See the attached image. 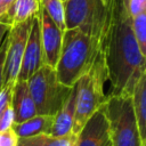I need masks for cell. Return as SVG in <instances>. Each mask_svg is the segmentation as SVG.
Listing matches in <instances>:
<instances>
[{"mask_svg": "<svg viewBox=\"0 0 146 146\" xmlns=\"http://www.w3.org/2000/svg\"><path fill=\"white\" fill-rule=\"evenodd\" d=\"M102 51L107 81L111 82L108 95H131L138 79L146 72V57L139 50L131 16L121 0H108L106 5Z\"/></svg>", "mask_w": 146, "mask_h": 146, "instance_id": "cell-1", "label": "cell"}, {"mask_svg": "<svg viewBox=\"0 0 146 146\" xmlns=\"http://www.w3.org/2000/svg\"><path fill=\"white\" fill-rule=\"evenodd\" d=\"M102 36L80 27L63 32L60 54L55 66L57 79L62 84L72 88L90 68L102 49Z\"/></svg>", "mask_w": 146, "mask_h": 146, "instance_id": "cell-2", "label": "cell"}, {"mask_svg": "<svg viewBox=\"0 0 146 146\" xmlns=\"http://www.w3.org/2000/svg\"><path fill=\"white\" fill-rule=\"evenodd\" d=\"M107 81L103 51L98 52L90 68L75 82V113L72 131L79 133L86 122L103 106L107 95L104 87Z\"/></svg>", "mask_w": 146, "mask_h": 146, "instance_id": "cell-3", "label": "cell"}, {"mask_svg": "<svg viewBox=\"0 0 146 146\" xmlns=\"http://www.w3.org/2000/svg\"><path fill=\"white\" fill-rule=\"evenodd\" d=\"M103 110L114 146H144L138 131L131 95H107Z\"/></svg>", "mask_w": 146, "mask_h": 146, "instance_id": "cell-4", "label": "cell"}, {"mask_svg": "<svg viewBox=\"0 0 146 146\" xmlns=\"http://www.w3.org/2000/svg\"><path fill=\"white\" fill-rule=\"evenodd\" d=\"M26 82L36 108V114L40 115L54 116L72 90V88L58 81L55 68L44 64Z\"/></svg>", "mask_w": 146, "mask_h": 146, "instance_id": "cell-5", "label": "cell"}, {"mask_svg": "<svg viewBox=\"0 0 146 146\" xmlns=\"http://www.w3.org/2000/svg\"><path fill=\"white\" fill-rule=\"evenodd\" d=\"M64 17L65 30L80 27L102 36L106 24V6L100 0H66Z\"/></svg>", "mask_w": 146, "mask_h": 146, "instance_id": "cell-6", "label": "cell"}, {"mask_svg": "<svg viewBox=\"0 0 146 146\" xmlns=\"http://www.w3.org/2000/svg\"><path fill=\"white\" fill-rule=\"evenodd\" d=\"M32 19L33 18L9 27L7 33V49L3 65L2 87H14L15 82L17 81Z\"/></svg>", "mask_w": 146, "mask_h": 146, "instance_id": "cell-7", "label": "cell"}, {"mask_svg": "<svg viewBox=\"0 0 146 146\" xmlns=\"http://www.w3.org/2000/svg\"><path fill=\"white\" fill-rule=\"evenodd\" d=\"M42 65L43 58L40 39V21L38 14L35 17H33L31 23V29L25 44L17 81H27Z\"/></svg>", "mask_w": 146, "mask_h": 146, "instance_id": "cell-8", "label": "cell"}, {"mask_svg": "<svg viewBox=\"0 0 146 146\" xmlns=\"http://www.w3.org/2000/svg\"><path fill=\"white\" fill-rule=\"evenodd\" d=\"M39 21H40V39H41L43 64L55 68L60 54L63 32L51 21V18L41 8V6L39 11Z\"/></svg>", "mask_w": 146, "mask_h": 146, "instance_id": "cell-9", "label": "cell"}, {"mask_svg": "<svg viewBox=\"0 0 146 146\" xmlns=\"http://www.w3.org/2000/svg\"><path fill=\"white\" fill-rule=\"evenodd\" d=\"M76 146H114L103 106L86 122L78 133Z\"/></svg>", "mask_w": 146, "mask_h": 146, "instance_id": "cell-10", "label": "cell"}, {"mask_svg": "<svg viewBox=\"0 0 146 146\" xmlns=\"http://www.w3.org/2000/svg\"><path fill=\"white\" fill-rule=\"evenodd\" d=\"M11 107L14 111V123L23 122L36 115V108L26 81L15 82L11 92Z\"/></svg>", "mask_w": 146, "mask_h": 146, "instance_id": "cell-11", "label": "cell"}, {"mask_svg": "<svg viewBox=\"0 0 146 146\" xmlns=\"http://www.w3.org/2000/svg\"><path fill=\"white\" fill-rule=\"evenodd\" d=\"M74 113H75V89L74 86L72 90L58 110V112L54 115V123L51 128L50 136L52 137H60L67 135L72 131L73 122H74Z\"/></svg>", "mask_w": 146, "mask_h": 146, "instance_id": "cell-12", "label": "cell"}, {"mask_svg": "<svg viewBox=\"0 0 146 146\" xmlns=\"http://www.w3.org/2000/svg\"><path fill=\"white\" fill-rule=\"evenodd\" d=\"M40 11V0H15L9 10L0 18V23L14 26L35 17Z\"/></svg>", "mask_w": 146, "mask_h": 146, "instance_id": "cell-13", "label": "cell"}, {"mask_svg": "<svg viewBox=\"0 0 146 146\" xmlns=\"http://www.w3.org/2000/svg\"><path fill=\"white\" fill-rule=\"evenodd\" d=\"M131 97L140 140L146 146V72L140 75L135 84Z\"/></svg>", "mask_w": 146, "mask_h": 146, "instance_id": "cell-14", "label": "cell"}, {"mask_svg": "<svg viewBox=\"0 0 146 146\" xmlns=\"http://www.w3.org/2000/svg\"><path fill=\"white\" fill-rule=\"evenodd\" d=\"M52 123H54L52 115L36 114L23 122L14 123L11 128L18 138H25L38 135H50Z\"/></svg>", "mask_w": 146, "mask_h": 146, "instance_id": "cell-15", "label": "cell"}, {"mask_svg": "<svg viewBox=\"0 0 146 146\" xmlns=\"http://www.w3.org/2000/svg\"><path fill=\"white\" fill-rule=\"evenodd\" d=\"M40 6L48 14L51 21L57 25V27L62 32H64L65 31L64 3L60 0H40Z\"/></svg>", "mask_w": 146, "mask_h": 146, "instance_id": "cell-16", "label": "cell"}, {"mask_svg": "<svg viewBox=\"0 0 146 146\" xmlns=\"http://www.w3.org/2000/svg\"><path fill=\"white\" fill-rule=\"evenodd\" d=\"M131 25L139 50L146 57V13L131 17Z\"/></svg>", "mask_w": 146, "mask_h": 146, "instance_id": "cell-17", "label": "cell"}, {"mask_svg": "<svg viewBox=\"0 0 146 146\" xmlns=\"http://www.w3.org/2000/svg\"><path fill=\"white\" fill-rule=\"evenodd\" d=\"M78 135L71 131L67 135L60 137H52L50 135L47 136V146H76Z\"/></svg>", "mask_w": 146, "mask_h": 146, "instance_id": "cell-18", "label": "cell"}, {"mask_svg": "<svg viewBox=\"0 0 146 146\" xmlns=\"http://www.w3.org/2000/svg\"><path fill=\"white\" fill-rule=\"evenodd\" d=\"M128 14L133 17L141 13H146V0H121Z\"/></svg>", "mask_w": 146, "mask_h": 146, "instance_id": "cell-19", "label": "cell"}, {"mask_svg": "<svg viewBox=\"0 0 146 146\" xmlns=\"http://www.w3.org/2000/svg\"><path fill=\"white\" fill-rule=\"evenodd\" d=\"M48 135H38L33 137L18 138L17 146H47Z\"/></svg>", "mask_w": 146, "mask_h": 146, "instance_id": "cell-20", "label": "cell"}, {"mask_svg": "<svg viewBox=\"0 0 146 146\" xmlns=\"http://www.w3.org/2000/svg\"><path fill=\"white\" fill-rule=\"evenodd\" d=\"M18 137L13 128L0 132V146H17Z\"/></svg>", "mask_w": 146, "mask_h": 146, "instance_id": "cell-21", "label": "cell"}, {"mask_svg": "<svg viewBox=\"0 0 146 146\" xmlns=\"http://www.w3.org/2000/svg\"><path fill=\"white\" fill-rule=\"evenodd\" d=\"M6 49H7V35L5 36L0 46V90L2 89V84H3V65L6 57Z\"/></svg>", "mask_w": 146, "mask_h": 146, "instance_id": "cell-22", "label": "cell"}, {"mask_svg": "<svg viewBox=\"0 0 146 146\" xmlns=\"http://www.w3.org/2000/svg\"><path fill=\"white\" fill-rule=\"evenodd\" d=\"M15 0H0V18L9 10Z\"/></svg>", "mask_w": 146, "mask_h": 146, "instance_id": "cell-23", "label": "cell"}, {"mask_svg": "<svg viewBox=\"0 0 146 146\" xmlns=\"http://www.w3.org/2000/svg\"><path fill=\"white\" fill-rule=\"evenodd\" d=\"M8 31H9V26L6 25V24H3V23H0V46H1L5 36L7 35Z\"/></svg>", "mask_w": 146, "mask_h": 146, "instance_id": "cell-24", "label": "cell"}, {"mask_svg": "<svg viewBox=\"0 0 146 146\" xmlns=\"http://www.w3.org/2000/svg\"><path fill=\"white\" fill-rule=\"evenodd\" d=\"M100 2H102L104 6H106V5H107V2H108V0H100Z\"/></svg>", "mask_w": 146, "mask_h": 146, "instance_id": "cell-25", "label": "cell"}, {"mask_svg": "<svg viewBox=\"0 0 146 146\" xmlns=\"http://www.w3.org/2000/svg\"><path fill=\"white\" fill-rule=\"evenodd\" d=\"M60 1H62V2H63V3H64V2H65V1H66V0H60Z\"/></svg>", "mask_w": 146, "mask_h": 146, "instance_id": "cell-26", "label": "cell"}]
</instances>
